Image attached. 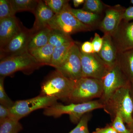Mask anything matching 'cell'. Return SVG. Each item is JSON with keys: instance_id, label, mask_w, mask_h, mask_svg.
Instances as JSON below:
<instances>
[{"instance_id": "obj_1", "label": "cell", "mask_w": 133, "mask_h": 133, "mask_svg": "<svg viewBox=\"0 0 133 133\" xmlns=\"http://www.w3.org/2000/svg\"><path fill=\"white\" fill-rule=\"evenodd\" d=\"M129 86L117 90L104 104L103 108L110 115L112 120L118 114L121 115L127 125L131 123L133 116V103L129 93Z\"/></svg>"}, {"instance_id": "obj_2", "label": "cell", "mask_w": 133, "mask_h": 133, "mask_svg": "<svg viewBox=\"0 0 133 133\" xmlns=\"http://www.w3.org/2000/svg\"><path fill=\"white\" fill-rule=\"evenodd\" d=\"M104 105L99 99L81 103H71L64 105L56 103L44 109V114L46 116L58 118L63 114H68L71 121L78 123L83 115L95 109H103Z\"/></svg>"}, {"instance_id": "obj_3", "label": "cell", "mask_w": 133, "mask_h": 133, "mask_svg": "<svg viewBox=\"0 0 133 133\" xmlns=\"http://www.w3.org/2000/svg\"><path fill=\"white\" fill-rule=\"evenodd\" d=\"M75 83V81L67 78L56 70L43 82L40 95L66 101L72 92Z\"/></svg>"}, {"instance_id": "obj_4", "label": "cell", "mask_w": 133, "mask_h": 133, "mask_svg": "<svg viewBox=\"0 0 133 133\" xmlns=\"http://www.w3.org/2000/svg\"><path fill=\"white\" fill-rule=\"evenodd\" d=\"M102 79L82 77L75 81V85L67 102L81 103L100 98L103 93Z\"/></svg>"}, {"instance_id": "obj_5", "label": "cell", "mask_w": 133, "mask_h": 133, "mask_svg": "<svg viewBox=\"0 0 133 133\" xmlns=\"http://www.w3.org/2000/svg\"><path fill=\"white\" fill-rule=\"evenodd\" d=\"M42 66L29 52H24L1 60L0 76L5 77L18 71L31 74Z\"/></svg>"}, {"instance_id": "obj_6", "label": "cell", "mask_w": 133, "mask_h": 133, "mask_svg": "<svg viewBox=\"0 0 133 133\" xmlns=\"http://www.w3.org/2000/svg\"><path fill=\"white\" fill-rule=\"evenodd\" d=\"M71 8L69 3H67L62 12L55 15L48 26L70 36L78 32L92 30V28L83 24L76 18L71 11Z\"/></svg>"}, {"instance_id": "obj_7", "label": "cell", "mask_w": 133, "mask_h": 133, "mask_svg": "<svg viewBox=\"0 0 133 133\" xmlns=\"http://www.w3.org/2000/svg\"><path fill=\"white\" fill-rule=\"evenodd\" d=\"M57 100L53 97L40 95L30 99L17 101L9 108L10 118L19 121L35 110L45 109L56 104Z\"/></svg>"}, {"instance_id": "obj_8", "label": "cell", "mask_w": 133, "mask_h": 133, "mask_svg": "<svg viewBox=\"0 0 133 133\" xmlns=\"http://www.w3.org/2000/svg\"><path fill=\"white\" fill-rule=\"evenodd\" d=\"M102 80L103 93L99 100L104 105L117 90L130 84V81L122 70L117 61Z\"/></svg>"}, {"instance_id": "obj_9", "label": "cell", "mask_w": 133, "mask_h": 133, "mask_svg": "<svg viewBox=\"0 0 133 133\" xmlns=\"http://www.w3.org/2000/svg\"><path fill=\"white\" fill-rule=\"evenodd\" d=\"M83 77L102 79L111 69L97 53L86 54L80 51Z\"/></svg>"}, {"instance_id": "obj_10", "label": "cell", "mask_w": 133, "mask_h": 133, "mask_svg": "<svg viewBox=\"0 0 133 133\" xmlns=\"http://www.w3.org/2000/svg\"><path fill=\"white\" fill-rule=\"evenodd\" d=\"M33 31L32 29H29L23 26L19 33L0 48L1 60L28 52V45Z\"/></svg>"}, {"instance_id": "obj_11", "label": "cell", "mask_w": 133, "mask_h": 133, "mask_svg": "<svg viewBox=\"0 0 133 133\" xmlns=\"http://www.w3.org/2000/svg\"><path fill=\"white\" fill-rule=\"evenodd\" d=\"M56 69L65 77L74 81L83 77L80 48L76 43L71 48L63 63Z\"/></svg>"}, {"instance_id": "obj_12", "label": "cell", "mask_w": 133, "mask_h": 133, "mask_svg": "<svg viewBox=\"0 0 133 133\" xmlns=\"http://www.w3.org/2000/svg\"><path fill=\"white\" fill-rule=\"evenodd\" d=\"M111 36L118 54L133 49V22L122 21Z\"/></svg>"}, {"instance_id": "obj_13", "label": "cell", "mask_w": 133, "mask_h": 133, "mask_svg": "<svg viewBox=\"0 0 133 133\" xmlns=\"http://www.w3.org/2000/svg\"><path fill=\"white\" fill-rule=\"evenodd\" d=\"M105 16L100 23L98 27L104 35L111 36L118 29L122 20V16L126 8L120 5L108 6Z\"/></svg>"}, {"instance_id": "obj_14", "label": "cell", "mask_w": 133, "mask_h": 133, "mask_svg": "<svg viewBox=\"0 0 133 133\" xmlns=\"http://www.w3.org/2000/svg\"><path fill=\"white\" fill-rule=\"evenodd\" d=\"M23 26L15 16L0 20V48L19 33Z\"/></svg>"}, {"instance_id": "obj_15", "label": "cell", "mask_w": 133, "mask_h": 133, "mask_svg": "<svg viewBox=\"0 0 133 133\" xmlns=\"http://www.w3.org/2000/svg\"><path fill=\"white\" fill-rule=\"evenodd\" d=\"M102 48L98 55L102 60L111 68L116 63L118 58V52L115 46L111 36L104 35Z\"/></svg>"}, {"instance_id": "obj_16", "label": "cell", "mask_w": 133, "mask_h": 133, "mask_svg": "<svg viewBox=\"0 0 133 133\" xmlns=\"http://www.w3.org/2000/svg\"><path fill=\"white\" fill-rule=\"evenodd\" d=\"M34 15L35 16V21L32 29L34 30L48 26L49 23L55 15L44 1H39Z\"/></svg>"}, {"instance_id": "obj_17", "label": "cell", "mask_w": 133, "mask_h": 133, "mask_svg": "<svg viewBox=\"0 0 133 133\" xmlns=\"http://www.w3.org/2000/svg\"><path fill=\"white\" fill-rule=\"evenodd\" d=\"M33 30L28 45V51L41 47L49 43L51 29L47 26L37 30Z\"/></svg>"}, {"instance_id": "obj_18", "label": "cell", "mask_w": 133, "mask_h": 133, "mask_svg": "<svg viewBox=\"0 0 133 133\" xmlns=\"http://www.w3.org/2000/svg\"><path fill=\"white\" fill-rule=\"evenodd\" d=\"M117 61L129 80H133V49L118 54Z\"/></svg>"}, {"instance_id": "obj_19", "label": "cell", "mask_w": 133, "mask_h": 133, "mask_svg": "<svg viewBox=\"0 0 133 133\" xmlns=\"http://www.w3.org/2000/svg\"><path fill=\"white\" fill-rule=\"evenodd\" d=\"M70 10L79 21L93 29L96 26H98L102 21L101 15L94 14L82 9H75L71 8Z\"/></svg>"}, {"instance_id": "obj_20", "label": "cell", "mask_w": 133, "mask_h": 133, "mask_svg": "<svg viewBox=\"0 0 133 133\" xmlns=\"http://www.w3.org/2000/svg\"><path fill=\"white\" fill-rule=\"evenodd\" d=\"M55 47L48 43L46 45L28 51L42 66L50 65Z\"/></svg>"}, {"instance_id": "obj_21", "label": "cell", "mask_w": 133, "mask_h": 133, "mask_svg": "<svg viewBox=\"0 0 133 133\" xmlns=\"http://www.w3.org/2000/svg\"><path fill=\"white\" fill-rule=\"evenodd\" d=\"M75 43L74 41L60 47L54 48L50 66L55 69L59 67L66 59L71 48Z\"/></svg>"}, {"instance_id": "obj_22", "label": "cell", "mask_w": 133, "mask_h": 133, "mask_svg": "<svg viewBox=\"0 0 133 133\" xmlns=\"http://www.w3.org/2000/svg\"><path fill=\"white\" fill-rule=\"evenodd\" d=\"M13 11L17 12L28 11L35 14L39 1L36 0H10Z\"/></svg>"}, {"instance_id": "obj_23", "label": "cell", "mask_w": 133, "mask_h": 133, "mask_svg": "<svg viewBox=\"0 0 133 133\" xmlns=\"http://www.w3.org/2000/svg\"><path fill=\"white\" fill-rule=\"evenodd\" d=\"M74 42L71 36L66 35L57 30L51 29L50 33L49 43L55 48L60 47Z\"/></svg>"}, {"instance_id": "obj_24", "label": "cell", "mask_w": 133, "mask_h": 133, "mask_svg": "<svg viewBox=\"0 0 133 133\" xmlns=\"http://www.w3.org/2000/svg\"><path fill=\"white\" fill-rule=\"evenodd\" d=\"M23 129L19 121L9 118L0 123V133H18Z\"/></svg>"}, {"instance_id": "obj_25", "label": "cell", "mask_w": 133, "mask_h": 133, "mask_svg": "<svg viewBox=\"0 0 133 133\" xmlns=\"http://www.w3.org/2000/svg\"><path fill=\"white\" fill-rule=\"evenodd\" d=\"M105 5L100 0H85L82 9L101 15L104 10Z\"/></svg>"}, {"instance_id": "obj_26", "label": "cell", "mask_w": 133, "mask_h": 133, "mask_svg": "<svg viewBox=\"0 0 133 133\" xmlns=\"http://www.w3.org/2000/svg\"><path fill=\"white\" fill-rule=\"evenodd\" d=\"M91 117L90 112L83 115L76 127L69 133H90L88 128V122Z\"/></svg>"}, {"instance_id": "obj_27", "label": "cell", "mask_w": 133, "mask_h": 133, "mask_svg": "<svg viewBox=\"0 0 133 133\" xmlns=\"http://www.w3.org/2000/svg\"><path fill=\"white\" fill-rule=\"evenodd\" d=\"M15 14L9 0H0V20L14 16Z\"/></svg>"}, {"instance_id": "obj_28", "label": "cell", "mask_w": 133, "mask_h": 133, "mask_svg": "<svg viewBox=\"0 0 133 133\" xmlns=\"http://www.w3.org/2000/svg\"><path fill=\"white\" fill-rule=\"evenodd\" d=\"M44 1L55 15H57L62 12L65 5L69 3V1L66 0H45Z\"/></svg>"}, {"instance_id": "obj_29", "label": "cell", "mask_w": 133, "mask_h": 133, "mask_svg": "<svg viewBox=\"0 0 133 133\" xmlns=\"http://www.w3.org/2000/svg\"><path fill=\"white\" fill-rule=\"evenodd\" d=\"M124 122L121 115L118 114L112 120L110 124L118 133H130V131L124 124Z\"/></svg>"}, {"instance_id": "obj_30", "label": "cell", "mask_w": 133, "mask_h": 133, "mask_svg": "<svg viewBox=\"0 0 133 133\" xmlns=\"http://www.w3.org/2000/svg\"><path fill=\"white\" fill-rule=\"evenodd\" d=\"M4 77H0V103L9 108L12 107L14 102L10 99L5 92L4 86Z\"/></svg>"}, {"instance_id": "obj_31", "label": "cell", "mask_w": 133, "mask_h": 133, "mask_svg": "<svg viewBox=\"0 0 133 133\" xmlns=\"http://www.w3.org/2000/svg\"><path fill=\"white\" fill-rule=\"evenodd\" d=\"M91 42L94 53L98 54L103 44V37H101L97 33H95L94 37Z\"/></svg>"}, {"instance_id": "obj_32", "label": "cell", "mask_w": 133, "mask_h": 133, "mask_svg": "<svg viewBox=\"0 0 133 133\" xmlns=\"http://www.w3.org/2000/svg\"><path fill=\"white\" fill-rule=\"evenodd\" d=\"M79 48L80 51L82 53L86 54L94 53L91 42L89 41L84 42L81 44Z\"/></svg>"}, {"instance_id": "obj_33", "label": "cell", "mask_w": 133, "mask_h": 133, "mask_svg": "<svg viewBox=\"0 0 133 133\" xmlns=\"http://www.w3.org/2000/svg\"><path fill=\"white\" fill-rule=\"evenodd\" d=\"M10 118L9 108L0 105V123Z\"/></svg>"}, {"instance_id": "obj_34", "label": "cell", "mask_w": 133, "mask_h": 133, "mask_svg": "<svg viewBox=\"0 0 133 133\" xmlns=\"http://www.w3.org/2000/svg\"><path fill=\"white\" fill-rule=\"evenodd\" d=\"M132 20H133V6L126 9L122 16V21L124 22H129Z\"/></svg>"}, {"instance_id": "obj_35", "label": "cell", "mask_w": 133, "mask_h": 133, "mask_svg": "<svg viewBox=\"0 0 133 133\" xmlns=\"http://www.w3.org/2000/svg\"><path fill=\"white\" fill-rule=\"evenodd\" d=\"M92 133H118L110 124H108L104 128H98Z\"/></svg>"}, {"instance_id": "obj_36", "label": "cell", "mask_w": 133, "mask_h": 133, "mask_svg": "<svg viewBox=\"0 0 133 133\" xmlns=\"http://www.w3.org/2000/svg\"><path fill=\"white\" fill-rule=\"evenodd\" d=\"M85 1L84 0H73L72 1L73 5L75 7L77 8L82 5L83 3H84Z\"/></svg>"}, {"instance_id": "obj_37", "label": "cell", "mask_w": 133, "mask_h": 133, "mask_svg": "<svg viewBox=\"0 0 133 133\" xmlns=\"http://www.w3.org/2000/svg\"><path fill=\"white\" fill-rule=\"evenodd\" d=\"M129 93L133 103V79L130 81L129 86Z\"/></svg>"}, {"instance_id": "obj_38", "label": "cell", "mask_w": 133, "mask_h": 133, "mask_svg": "<svg viewBox=\"0 0 133 133\" xmlns=\"http://www.w3.org/2000/svg\"><path fill=\"white\" fill-rule=\"evenodd\" d=\"M127 128L130 131V133H133V116L132 121L130 124L127 125Z\"/></svg>"}, {"instance_id": "obj_39", "label": "cell", "mask_w": 133, "mask_h": 133, "mask_svg": "<svg viewBox=\"0 0 133 133\" xmlns=\"http://www.w3.org/2000/svg\"><path fill=\"white\" fill-rule=\"evenodd\" d=\"M130 2L133 5V0H131V1H130Z\"/></svg>"}]
</instances>
